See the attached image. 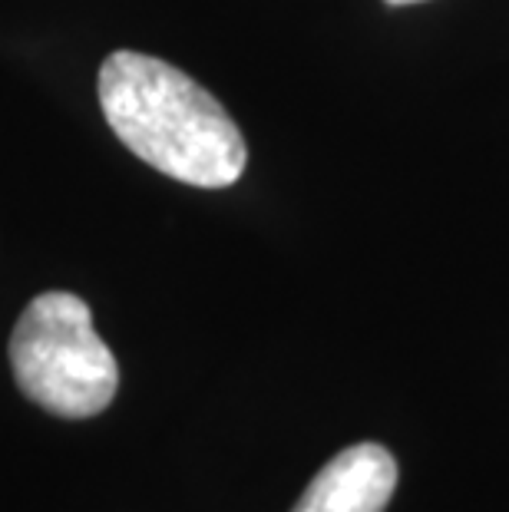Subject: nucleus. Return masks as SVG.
Returning <instances> with one entry per match:
<instances>
[{"label": "nucleus", "instance_id": "nucleus-1", "mask_svg": "<svg viewBox=\"0 0 509 512\" xmlns=\"http://www.w3.org/2000/svg\"><path fill=\"white\" fill-rule=\"evenodd\" d=\"M100 106L133 156L196 189H229L248 166L242 129L192 76L166 60L116 50L100 67Z\"/></svg>", "mask_w": 509, "mask_h": 512}, {"label": "nucleus", "instance_id": "nucleus-3", "mask_svg": "<svg viewBox=\"0 0 509 512\" xmlns=\"http://www.w3.org/2000/svg\"><path fill=\"white\" fill-rule=\"evenodd\" d=\"M394 489V456L377 443H354L311 479L291 512H384Z\"/></svg>", "mask_w": 509, "mask_h": 512}, {"label": "nucleus", "instance_id": "nucleus-4", "mask_svg": "<svg viewBox=\"0 0 509 512\" xmlns=\"http://www.w3.org/2000/svg\"><path fill=\"white\" fill-rule=\"evenodd\" d=\"M384 4H391V7H407V4H420V0H384Z\"/></svg>", "mask_w": 509, "mask_h": 512}, {"label": "nucleus", "instance_id": "nucleus-2", "mask_svg": "<svg viewBox=\"0 0 509 512\" xmlns=\"http://www.w3.org/2000/svg\"><path fill=\"white\" fill-rule=\"evenodd\" d=\"M17 387L67 420L103 413L116 397L119 367L93 328L90 304L70 291L37 294L10 334Z\"/></svg>", "mask_w": 509, "mask_h": 512}]
</instances>
